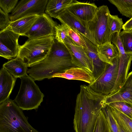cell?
<instances>
[{
    "label": "cell",
    "mask_w": 132,
    "mask_h": 132,
    "mask_svg": "<svg viewBox=\"0 0 132 132\" xmlns=\"http://www.w3.org/2000/svg\"><path fill=\"white\" fill-rule=\"evenodd\" d=\"M106 95L96 92L88 85L80 86L77 95L73 120L75 132H93Z\"/></svg>",
    "instance_id": "6da1fadb"
},
{
    "label": "cell",
    "mask_w": 132,
    "mask_h": 132,
    "mask_svg": "<svg viewBox=\"0 0 132 132\" xmlns=\"http://www.w3.org/2000/svg\"><path fill=\"white\" fill-rule=\"evenodd\" d=\"M75 67L67 47L55 38L46 57L31 66L27 73L35 81H41L45 78L50 79L55 74L62 72Z\"/></svg>",
    "instance_id": "7a4b0ae2"
},
{
    "label": "cell",
    "mask_w": 132,
    "mask_h": 132,
    "mask_svg": "<svg viewBox=\"0 0 132 132\" xmlns=\"http://www.w3.org/2000/svg\"><path fill=\"white\" fill-rule=\"evenodd\" d=\"M22 110L11 99L0 104V132H39L29 123Z\"/></svg>",
    "instance_id": "3957f363"
},
{
    "label": "cell",
    "mask_w": 132,
    "mask_h": 132,
    "mask_svg": "<svg viewBox=\"0 0 132 132\" xmlns=\"http://www.w3.org/2000/svg\"><path fill=\"white\" fill-rule=\"evenodd\" d=\"M55 36L28 39L20 46L18 55L23 60L28 67L45 59L51 49Z\"/></svg>",
    "instance_id": "277c9868"
},
{
    "label": "cell",
    "mask_w": 132,
    "mask_h": 132,
    "mask_svg": "<svg viewBox=\"0 0 132 132\" xmlns=\"http://www.w3.org/2000/svg\"><path fill=\"white\" fill-rule=\"evenodd\" d=\"M20 79V89L14 101L23 110L37 109L43 101L44 94L29 75Z\"/></svg>",
    "instance_id": "5b68a950"
},
{
    "label": "cell",
    "mask_w": 132,
    "mask_h": 132,
    "mask_svg": "<svg viewBox=\"0 0 132 132\" xmlns=\"http://www.w3.org/2000/svg\"><path fill=\"white\" fill-rule=\"evenodd\" d=\"M110 14L108 6L103 5L98 7L94 17L89 22L90 28L97 46L111 42L109 23Z\"/></svg>",
    "instance_id": "8992f818"
},
{
    "label": "cell",
    "mask_w": 132,
    "mask_h": 132,
    "mask_svg": "<svg viewBox=\"0 0 132 132\" xmlns=\"http://www.w3.org/2000/svg\"><path fill=\"white\" fill-rule=\"evenodd\" d=\"M119 55L112 65L109 64L103 73L92 84L88 85L93 90L102 95H108L114 87L117 78Z\"/></svg>",
    "instance_id": "52a82bcc"
},
{
    "label": "cell",
    "mask_w": 132,
    "mask_h": 132,
    "mask_svg": "<svg viewBox=\"0 0 132 132\" xmlns=\"http://www.w3.org/2000/svg\"><path fill=\"white\" fill-rule=\"evenodd\" d=\"M48 0H21L9 15L11 22L31 15L40 16L45 13Z\"/></svg>",
    "instance_id": "ba28073f"
},
{
    "label": "cell",
    "mask_w": 132,
    "mask_h": 132,
    "mask_svg": "<svg viewBox=\"0 0 132 132\" xmlns=\"http://www.w3.org/2000/svg\"><path fill=\"white\" fill-rule=\"evenodd\" d=\"M57 23L45 13L39 16L26 36L28 39L55 36Z\"/></svg>",
    "instance_id": "9c48e42d"
},
{
    "label": "cell",
    "mask_w": 132,
    "mask_h": 132,
    "mask_svg": "<svg viewBox=\"0 0 132 132\" xmlns=\"http://www.w3.org/2000/svg\"><path fill=\"white\" fill-rule=\"evenodd\" d=\"M20 35L8 27L0 32V56L8 60L18 55L20 46L18 39Z\"/></svg>",
    "instance_id": "30bf717a"
},
{
    "label": "cell",
    "mask_w": 132,
    "mask_h": 132,
    "mask_svg": "<svg viewBox=\"0 0 132 132\" xmlns=\"http://www.w3.org/2000/svg\"><path fill=\"white\" fill-rule=\"evenodd\" d=\"M119 54L118 73L114 86L108 95H111L117 92L121 87L128 75L132 61V54L125 52L121 42L116 44Z\"/></svg>",
    "instance_id": "8fae6325"
},
{
    "label": "cell",
    "mask_w": 132,
    "mask_h": 132,
    "mask_svg": "<svg viewBox=\"0 0 132 132\" xmlns=\"http://www.w3.org/2000/svg\"><path fill=\"white\" fill-rule=\"evenodd\" d=\"M63 43L70 53L73 64L85 69L93 74V64L84 48L77 45L68 36L64 39Z\"/></svg>",
    "instance_id": "7c38bea8"
},
{
    "label": "cell",
    "mask_w": 132,
    "mask_h": 132,
    "mask_svg": "<svg viewBox=\"0 0 132 132\" xmlns=\"http://www.w3.org/2000/svg\"><path fill=\"white\" fill-rule=\"evenodd\" d=\"M61 23L76 30L97 45L88 23H83L69 11L65 10L57 18Z\"/></svg>",
    "instance_id": "4fadbf2b"
},
{
    "label": "cell",
    "mask_w": 132,
    "mask_h": 132,
    "mask_svg": "<svg viewBox=\"0 0 132 132\" xmlns=\"http://www.w3.org/2000/svg\"><path fill=\"white\" fill-rule=\"evenodd\" d=\"M98 7L93 3L74 1L65 10H68L84 23L87 24L93 19Z\"/></svg>",
    "instance_id": "5bb4252c"
},
{
    "label": "cell",
    "mask_w": 132,
    "mask_h": 132,
    "mask_svg": "<svg viewBox=\"0 0 132 132\" xmlns=\"http://www.w3.org/2000/svg\"><path fill=\"white\" fill-rule=\"evenodd\" d=\"M83 37L86 45V47L83 48L93 64V74L95 81L103 73L109 64L103 62L99 58L97 54V46L85 37Z\"/></svg>",
    "instance_id": "9a60e30c"
},
{
    "label": "cell",
    "mask_w": 132,
    "mask_h": 132,
    "mask_svg": "<svg viewBox=\"0 0 132 132\" xmlns=\"http://www.w3.org/2000/svg\"><path fill=\"white\" fill-rule=\"evenodd\" d=\"M126 102L132 104V71L128 74L124 84L115 93L106 95L104 104H109L116 102Z\"/></svg>",
    "instance_id": "2e32d148"
},
{
    "label": "cell",
    "mask_w": 132,
    "mask_h": 132,
    "mask_svg": "<svg viewBox=\"0 0 132 132\" xmlns=\"http://www.w3.org/2000/svg\"><path fill=\"white\" fill-rule=\"evenodd\" d=\"M54 77L80 80L89 84H92L95 81L92 72L84 68L77 67L71 68L62 73L55 74L52 78Z\"/></svg>",
    "instance_id": "e0dca14e"
},
{
    "label": "cell",
    "mask_w": 132,
    "mask_h": 132,
    "mask_svg": "<svg viewBox=\"0 0 132 132\" xmlns=\"http://www.w3.org/2000/svg\"><path fill=\"white\" fill-rule=\"evenodd\" d=\"M15 78L4 68L0 71V104L9 99L15 85Z\"/></svg>",
    "instance_id": "ac0fdd59"
},
{
    "label": "cell",
    "mask_w": 132,
    "mask_h": 132,
    "mask_svg": "<svg viewBox=\"0 0 132 132\" xmlns=\"http://www.w3.org/2000/svg\"><path fill=\"white\" fill-rule=\"evenodd\" d=\"M2 67L16 79L28 75V69L26 63L23 60L18 56L4 63Z\"/></svg>",
    "instance_id": "d6986e66"
},
{
    "label": "cell",
    "mask_w": 132,
    "mask_h": 132,
    "mask_svg": "<svg viewBox=\"0 0 132 132\" xmlns=\"http://www.w3.org/2000/svg\"><path fill=\"white\" fill-rule=\"evenodd\" d=\"M39 16L33 15L11 22L9 27L14 32L20 36H26Z\"/></svg>",
    "instance_id": "ffe728a7"
},
{
    "label": "cell",
    "mask_w": 132,
    "mask_h": 132,
    "mask_svg": "<svg viewBox=\"0 0 132 132\" xmlns=\"http://www.w3.org/2000/svg\"><path fill=\"white\" fill-rule=\"evenodd\" d=\"M97 51L100 59L111 65L113 64L114 59L119 55L118 48L111 42L97 46Z\"/></svg>",
    "instance_id": "44dd1931"
},
{
    "label": "cell",
    "mask_w": 132,
    "mask_h": 132,
    "mask_svg": "<svg viewBox=\"0 0 132 132\" xmlns=\"http://www.w3.org/2000/svg\"><path fill=\"white\" fill-rule=\"evenodd\" d=\"M75 0H49L46 5L45 13L51 18L57 17Z\"/></svg>",
    "instance_id": "7402d4cb"
},
{
    "label": "cell",
    "mask_w": 132,
    "mask_h": 132,
    "mask_svg": "<svg viewBox=\"0 0 132 132\" xmlns=\"http://www.w3.org/2000/svg\"><path fill=\"white\" fill-rule=\"evenodd\" d=\"M109 105L117 123L125 132H132V119L115 108Z\"/></svg>",
    "instance_id": "603a6c76"
},
{
    "label": "cell",
    "mask_w": 132,
    "mask_h": 132,
    "mask_svg": "<svg viewBox=\"0 0 132 132\" xmlns=\"http://www.w3.org/2000/svg\"><path fill=\"white\" fill-rule=\"evenodd\" d=\"M114 5L122 15L130 18L132 17V0H109Z\"/></svg>",
    "instance_id": "cb8c5ba5"
},
{
    "label": "cell",
    "mask_w": 132,
    "mask_h": 132,
    "mask_svg": "<svg viewBox=\"0 0 132 132\" xmlns=\"http://www.w3.org/2000/svg\"><path fill=\"white\" fill-rule=\"evenodd\" d=\"M93 132H111L108 121L102 110L98 117Z\"/></svg>",
    "instance_id": "d4e9b609"
},
{
    "label": "cell",
    "mask_w": 132,
    "mask_h": 132,
    "mask_svg": "<svg viewBox=\"0 0 132 132\" xmlns=\"http://www.w3.org/2000/svg\"><path fill=\"white\" fill-rule=\"evenodd\" d=\"M109 28L110 37L112 38L113 34L117 33L119 34L122 29L123 22L122 19L118 15L110 14L109 18Z\"/></svg>",
    "instance_id": "484cf974"
},
{
    "label": "cell",
    "mask_w": 132,
    "mask_h": 132,
    "mask_svg": "<svg viewBox=\"0 0 132 132\" xmlns=\"http://www.w3.org/2000/svg\"><path fill=\"white\" fill-rule=\"evenodd\" d=\"M119 35L125 52L132 54V31L123 30Z\"/></svg>",
    "instance_id": "4316f807"
},
{
    "label": "cell",
    "mask_w": 132,
    "mask_h": 132,
    "mask_svg": "<svg viewBox=\"0 0 132 132\" xmlns=\"http://www.w3.org/2000/svg\"><path fill=\"white\" fill-rule=\"evenodd\" d=\"M121 112L132 119V104L122 101L112 102L109 104Z\"/></svg>",
    "instance_id": "83f0119b"
},
{
    "label": "cell",
    "mask_w": 132,
    "mask_h": 132,
    "mask_svg": "<svg viewBox=\"0 0 132 132\" xmlns=\"http://www.w3.org/2000/svg\"><path fill=\"white\" fill-rule=\"evenodd\" d=\"M68 36L69 38L79 46L86 48V45L83 36L74 29L68 26Z\"/></svg>",
    "instance_id": "f1b7e54d"
},
{
    "label": "cell",
    "mask_w": 132,
    "mask_h": 132,
    "mask_svg": "<svg viewBox=\"0 0 132 132\" xmlns=\"http://www.w3.org/2000/svg\"><path fill=\"white\" fill-rule=\"evenodd\" d=\"M102 110L107 119L111 132H120L117 123L110 111L109 105L104 104Z\"/></svg>",
    "instance_id": "f546056e"
},
{
    "label": "cell",
    "mask_w": 132,
    "mask_h": 132,
    "mask_svg": "<svg viewBox=\"0 0 132 132\" xmlns=\"http://www.w3.org/2000/svg\"><path fill=\"white\" fill-rule=\"evenodd\" d=\"M68 36V27L66 24H61L55 27V38L59 42L63 43L64 41Z\"/></svg>",
    "instance_id": "4dcf8cb0"
},
{
    "label": "cell",
    "mask_w": 132,
    "mask_h": 132,
    "mask_svg": "<svg viewBox=\"0 0 132 132\" xmlns=\"http://www.w3.org/2000/svg\"><path fill=\"white\" fill-rule=\"evenodd\" d=\"M18 1V0H0V8L8 14L14 9Z\"/></svg>",
    "instance_id": "1f68e13d"
},
{
    "label": "cell",
    "mask_w": 132,
    "mask_h": 132,
    "mask_svg": "<svg viewBox=\"0 0 132 132\" xmlns=\"http://www.w3.org/2000/svg\"><path fill=\"white\" fill-rule=\"evenodd\" d=\"M11 23L8 14L0 9V32L9 27Z\"/></svg>",
    "instance_id": "d6a6232c"
},
{
    "label": "cell",
    "mask_w": 132,
    "mask_h": 132,
    "mask_svg": "<svg viewBox=\"0 0 132 132\" xmlns=\"http://www.w3.org/2000/svg\"><path fill=\"white\" fill-rule=\"evenodd\" d=\"M122 29L124 30H132V17L123 24L122 27Z\"/></svg>",
    "instance_id": "836d02e7"
},
{
    "label": "cell",
    "mask_w": 132,
    "mask_h": 132,
    "mask_svg": "<svg viewBox=\"0 0 132 132\" xmlns=\"http://www.w3.org/2000/svg\"><path fill=\"white\" fill-rule=\"evenodd\" d=\"M120 132H125L122 128L117 123Z\"/></svg>",
    "instance_id": "e575fe53"
},
{
    "label": "cell",
    "mask_w": 132,
    "mask_h": 132,
    "mask_svg": "<svg viewBox=\"0 0 132 132\" xmlns=\"http://www.w3.org/2000/svg\"></svg>",
    "instance_id": "d590c367"
}]
</instances>
